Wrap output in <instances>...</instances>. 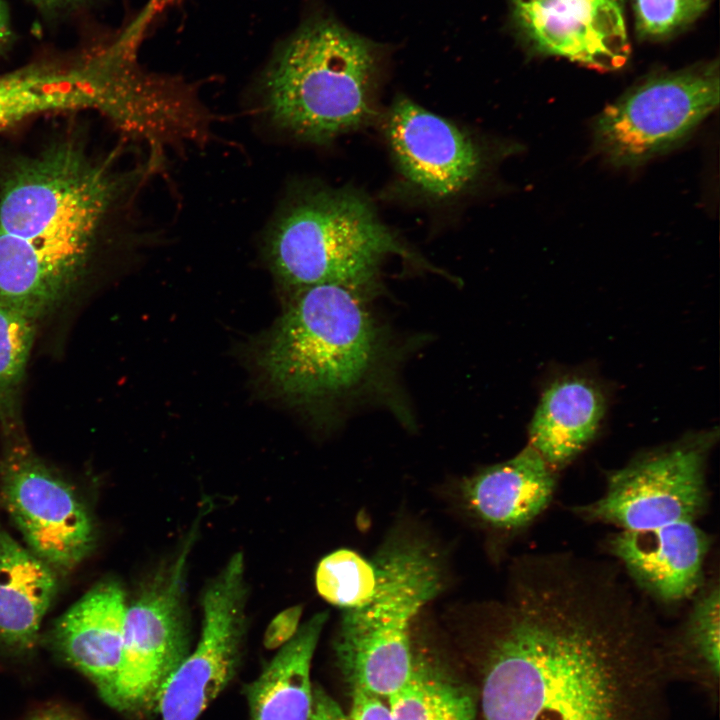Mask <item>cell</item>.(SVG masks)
Returning <instances> with one entry per match:
<instances>
[{
	"instance_id": "6da1fadb",
	"label": "cell",
	"mask_w": 720,
	"mask_h": 720,
	"mask_svg": "<svg viewBox=\"0 0 720 720\" xmlns=\"http://www.w3.org/2000/svg\"><path fill=\"white\" fill-rule=\"evenodd\" d=\"M497 614L484 720H657L670 640L607 566L538 554Z\"/></svg>"
},
{
	"instance_id": "7a4b0ae2",
	"label": "cell",
	"mask_w": 720,
	"mask_h": 720,
	"mask_svg": "<svg viewBox=\"0 0 720 720\" xmlns=\"http://www.w3.org/2000/svg\"><path fill=\"white\" fill-rule=\"evenodd\" d=\"M120 181L79 146L24 160L0 189V306L38 322L80 280Z\"/></svg>"
},
{
	"instance_id": "3957f363",
	"label": "cell",
	"mask_w": 720,
	"mask_h": 720,
	"mask_svg": "<svg viewBox=\"0 0 720 720\" xmlns=\"http://www.w3.org/2000/svg\"><path fill=\"white\" fill-rule=\"evenodd\" d=\"M388 49L319 12L275 50L260 80L263 110L276 127L327 143L368 123Z\"/></svg>"
},
{
	"instance_id": "277c9868",
	"label": "cell",
	"mask_w": 720,
	"mask_h": 720,
	"mask_svg": "<svg viewBox=\"0 0 720 720\" xmlns=\"http://www.w3.org/2000/svg\"><path fill=\"white\" fill-rule=\"evenodd\" d=\"M365 292L339 284L294 292L257 354L274 391L297 404L323 405L345 400L368 383L382 338Z\"/></svg>"
},
{
	"instance_id": "5b68a950",
	"label": "cell",
	"mask_w": 720,
	"mask_h": 720,
	"mask_svg": "<svg viewBox=\"0 0 720 720\" xmlns=\"http://www.w3.org/2000/svg\"><path fill=\"white\" fill-rule=\"evenodd\" d=\"M417 260L386 226L371 202L352 189L312 187L276 216L266 255L277 280L294 292L321 284L363 291L389 255Z\"/></svg>"
},
{
	"instance_id": "8992f818",
	"label": "cell",
	"mask_w": 720,
	"mask_h": 720,
	"mask_svg": "<svg viewBox=\"0 0 720 720\" xmlns=\"http://www.w3.org/2000/svg\"><path fill=\"white\" fill-rule=\"evenodd\" d=\"M374 562L376 591L364 605L344 610L336 651L352 689L388 699L411 676V624L438 594L441 576L420 544H393Z\"/></svg>"
},
{
	"instance_id": "52a82bcc",
	"label": "cell",
	"mask_w": 720,
	"mask_h": 720,
	"mask_svg": "<svg viewBox=\"0 0 720 720\" xmlns=\"http://www.w3.org/2000/svg\"><path fill=\"white\" fill-rule=\"evenodd\" d=\"M717 439V430H705L642 452L608 473L602 496L572 510L634 536L692 533L708 505L706 470Z\"/></svg>"
},
{
	"instance_id": "ba28073f",
	"label": "cell",
	"mask_w": 720,
	"mask_h": 720,
	"mask_svg": "<svg viewBox=\"0 0 720 720\" xmlns=\"http://www.w3.org/2000/svg\"><path fill=\"white\" fill-rule=\"evenodd\" d=\"M198 527L141 584L127 605L122 659L106 703L122 712H156L162 690L190 652L187 572Z\"/></svg>"
},
{
	"instance_id": "9c48e42d",
	"label": "cell",
	"mask_w": 720,
	"mask_h": 720,
	"mask_svg": "<svg viewBox=\"0 0 720 720\" xmlns=\"http://www.w3.org/2000/svg\"><path fill=\"white\" fill-rule=\"evenodd\" d=\"M719 98L717 63L648 78L599 114L595 148L615 166L642 165L687 139Z\"/></svg>"
},
{
	"instance_id": "30bf717a",
	"label": "cell",
	"mask_w": 720,
	"mask_h": 720,
	"mask_svg": "<svg viewBox=\"0 0 720 720\" xmlns=\"http://www.w3.org/2000/svg\"><path fill=\"white\" fill-rule=\"evenodd\" d=\"M245 560L235 553L206 585L199 640L165 684L161 720H197L236 673L247 628Z\"/></svg>"
},
{
	"instance_id": "8fae6325",
	"label": "cell",
	"mask_w": 720,
	"mask_h": 720,
	"mask_svg": "<svg viewBox=\"0 0 720 720\" xmlns=\"http://www.w3.org/2000/svg\"><path fill=\"white\" fill-rule=\"evenodd\" d=\"M0 490L27 548L55 572H69L88 556L96 534L87 507L24 444L0 462Z\"/></svg>"
},
{
	"instance_id": "7c38bea8",
	"label": "cell",
	"mask_w": 720,
	"mask_h": 720,
	"mask_svg": "<svg viewBox=\"0 0 720 720\" xmlns=\"http://www.w3.org/2000/svg\"><path fill=\"white\" fill-rule=\"evenodd\" d=\"M126 98L124 55L112 40L0 75V130L31 116L95 109L115 120Z\"/></svg>"
},
{
	"instance_id": "4fadbf2b",
	"label": "cell",
	"mask_w": 720,
	"mask_h": 720,
	"mask_svg": "<svg viewBox=\"0 0 720 720\" xmlns=\"http://www.w3.org/2000/svg\"><path fill=\"white\" fill-rule=\"evenodd\" d=\"M517 32L535 51L597 71L631 54L624 0H510Z\"/></svg>"
},
{
	"instance_id": "5bb4252c",
	"label": "cell",
	"mask_w": 720,
	"mask_h": 720,
	"mask_svg": "<svg viewBox=\"0 0 720 720\" xmlns=\"http://www.w3.org/2000/svg\"><path fill=\"white\" fill-rule=\"evenodd\" d=\"M385 128L401 174L429 197L463 193L486 167L484 150L468 133L404 96L393 102Z\"/></svg>"
},
{
	"instance_id": "9a60e30c",
	"label": "cell",
	"mask_w": 720,
	"mask_h": 720,
	"mask_svg": "<svg viewBox=\"0 0 720 720\" xmlns=\"http://www.w3.org/2000/svg\"><path fill=\"white\" fill-rule=\"evenodd\" d=\"M127 605L121 584L105 580L73 604L52 631L59 653L95 684L105 702L120 670Z\"/></svg>"
},
{
	"instance_id": "2e32d148",
	"label": "cell",
	"mask_w": 720,
	"mask_h": 720,
	"mask_svg": "<svg viewBox=\"0 0 720 720\" xmlns=\"http://www.w3.org/2000/svg\"><path fill=\"white\" fill-rule=\"evenodd\" d=\"M557 471L530 445L514 457L466 479L462 496L489 527L516 532L533 523L550 504Z\"/></svg>"
},
{
	"instance_id": "e0dca14e",
	"label": "cell",
	"mask_w": 720,
	"mask_h": 720,
	"mask_svg": "<svg viewBox=\"0 0 720 720\" xmlns=\"http://www.w3.org/2000/svg\"><path fill=\"white\" fill-rule=\"evenodd\" d=\"M607 396L592 377L566 373L543 389L528 428L530 445L557 472L596 438Z\"/></svg>"
},
{
	"instance_id": "ac0fdd59",
	"label": "cell",
	"mask_w": 720,
	"mask_h": 720,
	"mask_svg": "<svg viewBox=\"0 0 720 720\" xmlns=\"http://www.w3.org/2000/svg\"><path fill=\"white\" fill-rule=\"evenodd\" d=\"M57 588L56 572L0 528V646L30 650Z\"/></svg>"
},
{
	"instance_id": "d6986e66",
	"label": "cell",
	"mask_w": 720,
	"mask_h": 720,
	"mask_svg": "<svg viewBox=\"0 0 720 720\" xmlns=\"http://www.w3.org/2000/svg\"><path fill=\"white\" fill-rule=\"evenodd\" d=\"M327 618L319 612L301 624L247 687L250 720H309L311 663Z\"/></svg>"
},
{
	"instance_id": "ffe728a7",
	"label": "cell",
	"mask_w": 720,
	"mask_h": 720,
	"mask_svg": "<svg viewBox=\"0 0 720 720\" xmlns=\"http://www.w3.org/2000/svg\"><path fill=\"white\" fill-rule=\"evenodd\" d=\"M387 705L392 720H478L468 691L416 657L408 681Z\"/></svg>"
},
{
	"instance_id": "44dd1931",
	"label": "cell",
	"mask_w": 720,
	"mask_h": 720,
	"mask_svg": "<svg viewBox=\"0 0 720 720\" xmlns=\"http://www.w3.org/2000/svg\"><path fill=\"white\" fill-rule=\"evenodd\" d=\"M37 322L0 306V424L8 434L19 427V394L33 347Z\"/></svg>"
},
{
	"instance_id": "7402d4cb",
	"label": "cell",
	"mask_w": 720,
	"mask_h": 720,
	"mask_svg": "<svg viewBox=\"0 0 720 720\" xmlns=\"http://www.w3.org/2000/svg\"><path fill=\"white\" fill-rule=\"evenodd\" d=\"M690 609L677 640H671L674 660L692 664L713 681L720 670V590L718 580L708 584Z\"/></svg>"
},
{
	"instance_id": "603a6c76",
	"label": "cell",
	"mask_w": 720,
	"mask_h": 720,
	"mask_svg": "<svg viewBox=\"0 0 720 720\" xmlns=\"http://www.w3.org/2000/svg\"><path fill=\"white\" fill-rule=\"evenodd\" d=\"M319 595L345 609L367 603L377 587V567L359 553L342 548L322 558L315 573Z\"/></svg>"
},
{
	"instance_id": "cb8c5ba5",
	"label": "cell",
	"mask_w": 720,
	"mask_h": 720,
	"mask_svg": "<svg viewBox=\"0 0 720 720\" xmlns=\"http://www.w3.org/2000/svg\"><path fill=\"white\" fill-rule=\"evenodd\" d=\"M710 0H633L638 37L661 40L682 31L708 8Z\"/></svg>"
},
{
	"instance_id": "d4e9b609",
	"label": "cell",
	"mask_w": 720,
	"mask_h": 720,
	"mask_svg": "<svg viewBox=\"0 0 720 720\" xmlns=\"http://www.w3.org/2000/svg\"><path fill=\"white\" fill-rule=\"evenodd\" d=\"M303 608L291 606L278 613L267 626L264 645L267 649L280 648L293 638L300 627Z\"/></svg>"
},
{
	"instance_id": "484cf974",
	"label": "cell",
	"mask_w": 720,
	"mask_h": 720,
	"mask_svg": "<svg viewBox=\"0 0 720 720\" xmlns=\"http://www.w3.org/2000/svg\"><path fill=\"white\" fill-rule=\"evenodd\" d=\"M350 711L344 720H392L389 707L383 699L360 689H352Z\"/></svg>"
},
{
	"instance_id": "4316f807",
	"label": "cell",
	"mask_w": 720,
	"mask_h": 720,
	"mask_svg": "<svg viewBox=\"0 0 720 720\" xmlns=\"http://www.w3.org/2000/svg\"><path fill=\"white\" fill-rule=\"evenodd\" d=\"M337 705L324 695L313 697L312 710L309 720H344Z\"/></svg>"
},
{
	"instance_id": "83f0119b",
	"label": "cell",
	"mask_w": 720,
	"mask_h": 720,
	"mask_svg": "<svg viewBox=\"0 0 720 720\" xmlns=\"http://www.w3.org/2000/svg\"><path fill=\"white\" fill-rule=\"evenodd\" d=\"M12 29L6 5L0 0V51L7 48L12 40Z\"/></svg>"
},
{
	"instance_id": "f1b7e54d",
	"label": "cell",
	"mask_w": 720,
	"mask_h": 720,
	"mask_svg": "<svg viewBox=\"0 0 720 720\" xmlns=\"http://www.w3.org/2000/svg\"><path fill=\"white\" fill-rule=\"evenodd\" d=\"M28 720H77L71 713L62 709L51 708L37 712Z\"/></svg>"
},
{
	"instance_id": "f546056e",
	"label": "cell",
	"mask_w": 720,
	"mask_h": 720,
	"mask_svg": "<svg viewBox=\"0 0 720 720\" xmlns=\"http://www.w3.org/2000/svg\"><path fill=\"white\" fill-rule=\"evenodd\" d=\"M35 3H37L39 6L43 8L48 9H54V8H62L66 6H71L75 4H79L81 2H84L86 0H32Z\"/></svg>"
}]
</instances>
